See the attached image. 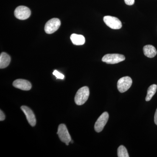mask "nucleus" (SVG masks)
Instances as JSON below:
<instances>
[{"instance_id":"obj_1","label":"nucleus","mask_w":157,"mask_h":157,"mask_svg":"<svg viewBox=\"0 0 157 157\" xmlns=\"http://www.w3.org/2000/svg\"><path fill=\"white\" fill-rule=\"evenodd\" d=\"M90 95L89 89L83 86L77 91L75 97V102L77 105H83L87 101Z\"/></svg>"},{"instance_id":"obj_2","label":"nucleus","mask_w":157,"mask_h":157,"mask_svg":"<svg viewBox=\"0 0 157 157\" xmlns=\"http://www.w3.org/2000/svg\"><path fill=\"white\" fill-rule=\"evenodd\" d=\"M57 134L62 142L66 144V145L68 146L72 139L67 128L64 124H60L59 126Z\"/></svg>"},{"instance_id":"obj_3","label":"nucleus","mask_w":157,"mask_h":157,"mask_svg":"<svg viewBox=\"0 0 157 157\" xmlns=\"http://www.w3.org/2000/svg\"><path fill=\"white\" fill-rule=\"evenodd\" d=\"M125 59V57L123 55L119 54H108L102 58V61L109 64H114Z\"/></svg>"},{"instance_id":"obj_4","label":"nucleus","mask_w":157,"mask_h":157,"mask_svg":"<svg viewBox=\"0 0 157 157\" xmlns=\"http://www.w3.org/2000/svg\"><path fill=\"white\" fill-rule=\"evenodd\" d=\"M61 25V21L57 18H53L49 20L45 24V31L47 34L53 33L56 32Z\"/></svg>"},{"instance_id":"obj_5","label":"nucleus","mask_w":157,"mask_h":157,"mask_svg":"<svg viewBox=\"0 0 157 157\" xmlns=\"http://www.w3.org/2000/svg\"><path fill=\"white\" fill-rule=\"evenodd\" d=\"M132 80L129 76H124L119 79L117 83V89L120 92H125L132 86Z\"/></svg>"},{"instance_id":"obj_6","label":"nucleus","mask_w":157,"mask_h":157,"mask_svg":"<svg viewBox=\"0 0 157 157\" xmlns=\"http://www.w3.org/2000/svg\"><path fill=\"white\" fill-rule=\"evenodd\" d=\"M14 16L19 20H24L28 19L30 16V10L28 7L24 6H20L17 7L14 12Z\"/></svg>"},{"instance_id":"obj_7","label":"nucleus","mask_w":157,"mask_h":157,"mask_svg":"<svg viewBox=\"0 0 157 157\" xmlns=\"http://www.w3.org/2000/svg\"><path fill=\"white\" fill-rule=\"evenodd\" d=\"M104 21L107 26L113 29H119L122 26L121 22L118 18L113 16H104Z\"/></svg>"},{"instance_id":"obj_8","label":"nucleus","mask_w":157,"mask_h":157,"mask_svg":"<svg viewBox=\"0 0 157 157\" xmlns=\"http://www.w3.org/2000/svg\"><path fill=\"white\" fill-rule=\"evenodd\" d=\"M108 119H109V114L107 112L103 113L100 116L95 124L94 129L96 132L99 133L102 132L104 127L107 123Z\"/></svg>"},{"instance_id":"obj_9","label":"nucleus","mask_w":157,"mask_h":157,"mask_svg":"<svg viewBox=\"0 0 157 157\" xmlns=\"http://www.w3.org/2000/svg\"><path fill=\"white\" fill-rule=\"evenodd\" d=\"M21 109L25 114L27 119L31 126H35L36 123V120L35 114L32 109L25 106H21Z\"/></svg>"},{"instance_id":"obj_10","label":"nucleus","mask_w":157,"mask_h":157,"mask_svg":"<svg viewBox=\"0 0 157 157\" xmlns=\"http://www.w3.org/2000/svg\"><path fill=\"white\" fill-rule=\"evenodd\" d=\"M13 85L14 87L23 90H29L32 88L30 82L23 79H16L13 82Z\"/></svg>"},{"instance_id":"obj_11","label":"nucleus","mask_w":157,"mask_h":157,"mask_svg":"<svg viewBox=\"0 0 157 157\" xmlns=\"http://www.w3.org/2000/svg\"><path fill=\"white\" fill-rule=\"evenodd\" d=\"M143 52L145 56L150 58L154 57L157 53L155 48L153 45H146L144 47Z\"/></svg>"},{"instance_id":"obj_12","label":"nucleus","mask_w":157,"mask_h":157,"mask_svg":"<svg viewBox=\"0 0 157 157\" xmlns=\"http://www.w3.org/2000/svg\"><path fill=\"white\" fill-rule=\"evenodd\" d=\"M11 62V57L6 52H2L0 56V68L4 69L9 66Z\"/></svg>"},{"instance_id":"obj_13","label":"nucleus","mask_w":157,"mask_h":157,"mask_svg":"<svg viewBox=\"0 0 157 157\" xmlns=\"http://www.w3.org/2000/svg\"><path fill=\"white\" fill-rule=\"evenodd\" d=\"M70 39L74 45H81L85 42V38L83 36L78 34H73L70 36Z\"/></svg>"},{"instance_id":"obj_14","label":"nucleus","mask_w":157,"mask_h":157,"mask_svg":"<svg viewBox=\"0 0 157 157\" xmlns=\"http://www.w3.org/2000/svg\"><path fill=\"white\" fill-rule=\"evenodd\" d=\"M157 90V85L153 84L150 86L147 89V94L146 98H145V101H150L156 92Z\"/></svg>"},{"instance_id":"obj_15","label":"nucleus","mask_w":157,"mask_h":157,"mask_svg":"<svg viewBox=\"0 0 157 157\" xmlns=\"http://www.w3.org/2000/svg\"><path fill=\"white\" fill-rule=\"evenodd\" d=\"M117 156L118 157H129L126 148L123 145H121L118 148Z\"/></svg>"},{"instance_id":"obj_16","label":"nucleus","mask_w":157,"mask_h":157,"mask_svg":"<svg viewBox=\"0 0 157 157\" xmlns=\"http://www.w3.org/2000/svg\"><path fill=\"white\" fill-rule=\"evenodd\" d=\"M53 74L57 78H59V79H63L65 77L64 75L63 74L59 73V71L56 70L54 71Z\"/></svg>"},{"instance_id":"obj_17","label":"nucleus","mask_w":157,"mask_h":157,"mask_svg":"<svg viewBox=\"0 0 157 157\" xmlns=\"http://www.w3.org/2000/svg\"><path fill=\"white\" fill-rule=\"evenodd\" d=\"M124 2L128 6H132L135 3V0H124Z\"/></svg>"},{"instance_id":"obj_18","label":"nucleus","mask_w":157,"mask_h":157,"mask_svg":"<svg viewBox=\"0 0 157 157\" xmlns=\"http://www.w3.org/2000/svg\"><path fill=\"white\" fill-rule=\"evenodd\" d=\"M5 118H6V116L3 111L1 110L0 111V121H2L5 120Z\"/></svg>"},{"instance_id":"obj_19","label":"nucleus","mask_w":157,"mask_h":157,"mask_svg":"<svg viewBox=\"0 0 157 157\" xmlns=\"http://www.w3.org/2000/svg\"><path fill=\"white\" fill-rule=\"evenodd\" d=\"M154 121L155 124L157 125V108L156 110L155 113Z\"/></svg>"},{"instance_id":"obj_20","label":"nucleus","mask_w":157,"mask_h":157,"mask_svg":"<svg viewBox=\"0 0 157 157\" xmlns=\"http://www.w3.org/2000/svg\"><path fill=\"white\" fill-rule=\"evenodd\" d=\"M70 143H71V144L73 143V140H71V141H70Z\"/></svg>"}]
</instances>
